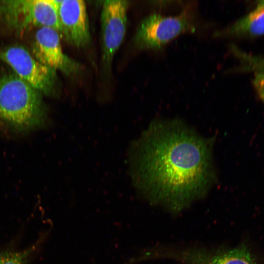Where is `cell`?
I'll return each mask as SVG.
<instances>
[{"mask_svg":"<svg viewBox=\"0 0 264 264\" xmlns=\"http://www.w3.org/2000/svg\"><path fill=\"white\" fill-rule=\"evenodd\" d=\"M259 64L256 67L258 69L259 74L264 78V62L261 61L259 62Z\"/></svg>","mask_w":264,"mask_h":264,"instance_id":"7c38bea8","label":"cell"},{"mask_svg":"<svg viewBox=\"0 0 264 264\" xmlns=\"http://www.w3.org/2000/svg\"><path fill=\"white\" fill-rule=\"evenodd\" d=\"M0 20L18 32L32 27L31 0L0 1Z\"/></svg>","mask_w":264,"mask_h":264,"instance_id":"ba28073f","label":"cell"},{"mask_svg":"<svg viewBox=\"0 0 264 264\" xmlns=\"http://www.w3.org/2000/svg\"><path fill=\"white\" fill-rule=\"evenodd\" d=\"M33 57L42 64L66 76L78 73L81 65L63 51L60 33L49 27L36 31L32 45Z\"/></svg>","mask_w":264,"mask_h":264,"instance_id":"8992f818","label":"cell"},{"mask_svg":"<svg viewBox=\"0 0 264 264\" xmlns=\"http://www.w3.org/2000/svg\"><path fill=\"white\" fill-rule=\"evenodd\" d=\"M47 120L42 93L14 72H0V126L23 133L43 127Z\"/></svg>","mask_w":264,"mask_h":264,"instance_id":"7a4b0ae2","label":"cell"},{"mask_svg":"<svg viewBox=\"0 0 264 264\" xmlns=\"http://www.w3.org/2000/svg\"><path fill=\"white\" fill-rule=\"evenodd\" d=\"M128 157L136 189L152 203L173 210L202 198L216 179L212 140L179 120L153 121Z\"/></svg>","mask_w":264,"mask_h":264,"instance_id":"6da1fadb","label":"cell"},{"mask_svg":"<svg viewBox=\"0 0 264 264\" xmlns=\"http://www.w3.org/2000/svg\"><path fill=\"white\" fill-rule=\"evenodd\" d=\"M264 34V0L230 27L215 32V37L228 35L259 36Z\"/></svg>","mask_w":264,"mask_h":264,"instance_id":"9c48e42d","label":"cell"},{"mask_svg":"<svg viewBox=\"0 0 264 264\" xmlns=\"http://www.w3.org/2000/svg\"><path fill=\"white\" fill-rule=\"evenodd\" d=\"M195 30L188 12L174 17L154 14L141 21L133 41L140 49H157L177 36Z\"/></svg>","mask_w":264,"mask_h":264,"instance_id":"3957f363","label":"cell"},{"mask_svg":"<svg viewBox=\"0 0 264 264\" xmlns=\"http://www.w3.org/2000/svg\"><path fill=\"white\" fill-rule=\"evenodd\" d=\"M211 264H258L249 250L241 246L215 257Z\"/></svg>","mask_w":264,"mask_h":264,"instance_id":"30bf717a","label":"cell"},{"mask_svg":"<svg viewBox=\"0 0 264 264\" xmlns=\"http://www.w3.org/2000/svg\"><path fill=\"white\" fill-rule=\"evenodd\" d=\"M61 34L69 44L78 48L91 42L86 5L82 0H62L58 7Z\"/></svg>","mask_w":264,"mask_h":264,"instance_id":"52a82bcc","label":"cell"},{"mask_svg":"<svg viewBox=\"0 0 264 264\" xmlns=\"http://www.w3.org/2000/svg\"><path fill=\"white\" fill-rule=\"evenodd\" d=\"M0 60L42 94H55L58 84L56 71L38 61L23 46L14 45L0 48Z\"/></svg>","mask_w":264,"mask_h":264,"instance_id":"277c9868","label":"cell"},{"mask_svg":"<svg viewBox=\"0 0 264 264\" xmlns=\"http://www.w3.org/2000/svg\"><path fill=\"white\" fill-rule=\"evenodd\" d=\"M130 2L126 0H110L103 3L102 28V64L109 71L114 56L125 36L127 11Z\"/></svg>","mask_w":264,"mask_h":264,"instance_id":"5b68a950","label":"cell"},{"mask_svg":"<svg viewBox=\"0 0 264 264\" xmlns=\"http://www.w3.org/2000/svg\"><path fill=\"white\" fill-rule=\"evenodd\" d=\"M32 251H6L0 253V264H26L28 256Z\"/></svg>","mask_w":264,"mask_h":264,"instance_id":"8fae6325","label":"cell"}]
</instances>
